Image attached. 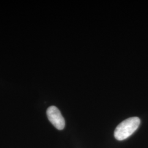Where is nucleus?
<instances>
[{
    "label": "nucleus",
    "mask_w": 148,
    "mask_h": 148,
    "mask_svg": "<svg viewBox=\"0 0 148 148\" xmlns=\"http://www.w3.org/2000/svg\"><path fill=\"white\" fill-rule=\"evenodd\" d=\"M140 120L138 117H132L123 121L117 126L114 137L118 140H123L131 136L139 127Z\"/></svg>",
    "instance_id": "1"
},
{
    "label": "nucleus",
    "mask_w": 148,
    "mask_h": 148,
    "mask_svg": "<svg viewBox=\"0 0 148 148\" xmlns=\"http://www.w3.org/2000/svg\"><path fill=\"white\" fill-rule=\"evenodd\" d=\"M47 115L49 121L59 130H63L65 122L60 111L54 106L49 107L47 110Z\"/></svg>",
    "instance_id": "2"
}]
</instances>
